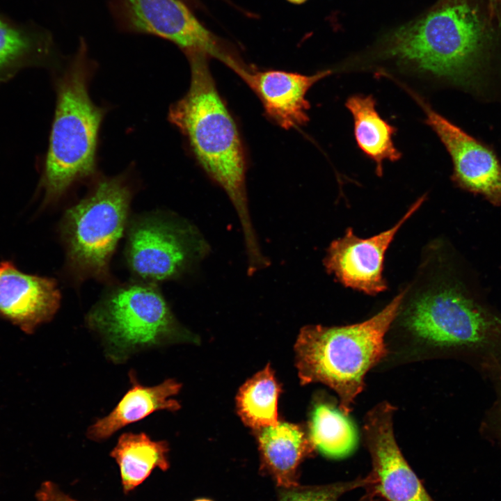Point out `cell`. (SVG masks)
Returning a JSON list of instances; mask_svg holds the SVG:
<instances>
[{
  "label": "cell",
  "instance_id": "obj_1",
  "mask_svg": "<svg viewBox=\"0 0 501 501\" xmlns=\"http://www.w3.org/2000/svg\"><path fill=\"white\" fill-rule=\"evenodd\" d=\"M186 57L189 88L171 106L168 119L186 138L205 173L228 196L241 223L246 253H256L260 247L248 209L246 160L237 125L216 89L209 57L202 54Z\"/></svg>",
  "mask_w": 501,
  "mask_h": 501
},
{
  "label": "cell",
  "instance_id": "obj_2",
  "mask_svg": "<svg viewBox=\"0 0 501 501\" xmlns=\"http://www.w3.org/2000/svg\"><path fill=\"white\" fill-rule=\"evenodd\" d=\"M405 295L398 294L370 319L352 325L302 328L295 343L296 365L302 384L321 383L339 397V408L351 411L367 372L387 354L385 335Z\"/></svg>",
  "mask_w": 501,
  "mask_h": 501
},
{
  "label": "cell",
  "instance_id": "obj_3",
  "mask_svg": "<svg viewBox=\"0 0 501 501\" xmlns=\"http://www.w3.org/2000/svg\"><path fill=\"white\" fill-rule=\"evenodd\" d=\"M93 62L84 40L56 83V102L40 181L43 205L57 202L95 172L100 128L105 111L89 94Z\"/></svg>",
  "mask_w": 501,
  "mask_h": 501
},
{
  "label": "cell",
  "instance_id": "obj_4",
  "mask_svg": "<svg viewBox=\"0 0 501 501\" xmlns=\"http://www.w3.org/2000/svg\"><path fill=\"white\" fill-rule=\"evenodd\" d=\"M491 42L479 9L469 0H451L401 28L388 53L424 74L468 84L479 73Z\"/></svg>",
  "mask_w": 501,
  "mask_h": 501
},
{
  "label": "cell",
  "instance_id": "obj_5",
  "mask_svg": "<svg viewBox=\"0 0 501 501\" xmlns=\"http://www.w3.org/2000/svg\"><path fill=\"white\" fill-rule=\"evenodd\" d=\"M475 278H450L416 298L404 314L415 335L434 346L480 356L490 371L501 365V315Z\"/></svg>",
  "mask_w": 501,
  "mask_h": 501
},
{
  "label": "cell",
  "instance_id": "obj_6",
  "mask_svg": "<svg viewBox=\"0 0 501 501\" xmlns=\"http://www.w3.org/2000/svg\"><path fill=\"white\" fill-rule=\"evenodd\" d=\"M133 191L124 175L101 178L60 223L65 268L77 283L109 282V263L127 225Z\"/></svg>",
  "mask_w": 501,
  "mask_h": 501
},
{
  "label": "cell",
  "instance_id": "obj_7",
  "mask_svg": "<svg viewBox=\"0 0 501 501\" xmlns=\"http://www.w3.org/2000/svg\"><path fill=\"white\" fill-rule=\"evenodd\" d=\"M153 284L138 282L116 287L88 313L86 324L100 336L111 362L122 363L141 351L195 339L178 324Z\"/></svg>",
  "mask_w": 501,
  "mask_h": 501
},
{
  "label": "cell",
  "instance_id": "obj_8",
  "mask_svg": "<svg viewBox=\"0 0 501 501\" xmlns=\"http://www.w3.org/2000/svg\"><path fill=\"white\" fill-rule=\"evenodd\" d=\"M210 251L207 240L189 222L151 214L132 222L126 257L132 271L147 283L178 278Z\"/></svg>",
  "mask_w": 501,
  "mask_h": 501
},
{
  "label": "cell",
  "instance_id": "obj_9",
  "mask_svg": "<svg viewBox=\"0 0 501 501\" xmlns=\"http://www.w3.org/2000/svg\"><path fill=\"white\" fill-rule=\"evenodd\" d=\"M109 7L124 31L167 40L186 56L205 54L237 74L246 66L233 47L207 29L182 0H110Z\"/></svg>",
  "mask_w": 501,
  "mask_h": 501
},
{
  "label": "cell",
  "instance_id": "obj_10",
  "mask_svg": "<svg viewBox=\"0 0 501 501\" xmlns=\"http://www.w3.org/2000/svg\"><path fill=\"white\" fill-rule=\"evenodd\" d=\"M395 410L383 401L365 418L363 431L372 463L368 489L387 501H434L399 448L392 427Z\"/></svg>",
  "mask_w": 501,
  "mask_h": 501
},
{
  "label": "cell",
  "instance_id": "obj_11",
  "mask_svg": "<svg viewBox=\"0 0 501 501\" xmlns=\"http://www.w3.org/2000/svg\"><path fill=\"white\" fill-rule=\"evenodd\" d=\"M418 198L391 228L369 238H360L352 228L330 244L324 265L330 274L347 287L376 295L387 289L383 276L385 253L397 232L424 202Z\"/></svg>",
  "mask_w": 501,
  "mask_h": 501
},
{
  "label": "cell",
  "instance_id": "obj_12",
  "mask_svg": "<svg viewBox=\"0 0 501 501\" xmlns=\"http://www.w3.org/2000/svg\"><path fill=\"white\" fill-rule=\"evenodd\" d=\"M425 122L435 132L453 163L452 180L461 189L501 206V163L494 152L415 97Z\"/></svg>",
  "mask_w": 501,
  "mask_h": 501
},
{
  "label": "cell",
  "instance_id": "obj_13",
  "mask_svg": "<svg viewBox=\"0 0 501 501\" xmlns=\"http://www.w3.org/2000/svg\"><path fill=\"white\" fill-rule=\"evenodd\" d=\"M60 303L55 279L25 273L10 261L0 262L1 318L32 334L53 319Z\"/></svg>",
  "mask_w": 501,
  "mask_h": 501
},
{
  "label": "cell",
  "instance_id": "obj_14",
  "mask_svg": "<svg viewBox=\"0 0 501 501\" xmlns=\"http://www.w3.org/2000/svg\"><path fill=\"white\" fill-rule=\"evenodd\" d=\"M331 73V70H324L305 75L252 68L243 80L258 96L267 116L282 128L289 129L308 122L310 105L306 94L315 83Z\"/></svg>",
  "mask_w": 501,
  "mask_h": 501
},
{
  "label": "cell",
  "instance_id": "obj_15",
  "mask_svg": "<svg viewBox=\"0 0 501 501\" xmlns=\"http://www.w3.org/2000/svg\"><path fill=\"white\" fill-rule=\"evenodd\" d=\"M131 388L116 407L106 416L97 419L87 429L88 439L100 442L108 439L116 432L132 423L161 410L175 411L180 403L171 397L177 395L181 383L168 379L154 386L143 385L132 371L129 372Z\"/></svg>",
  "mask_w": 501,
  "mask_h": 501
},
{
  "label": "cell",
  "instance_id": "obj_16",
  "mask_svg": "<svg viewBox=\"0 0 501 501\" xmlns=\"http://www.w3.org/2000/svg\"><path fill=\"white\" fill-rule=\"evenodd\" d=\"M262 470L278 488L299 484L298 468L314 447L297 425L281 422L261 429L258 438Z\"/></svg>",
  "mask_w": 501,
  "mask_h": 501
},
{
  "label": "cell",
  "instance_id": "obj_17",
  "mask_svg": "<svg viewBox=\"0 0 501 501\" xmlns=\"http://www.w3.org/2000/svg\"><path fill=\"white\" fill-rule=\"evenodd\" d=\"M54 50L49 33L0 13V81L24 67L49 61Z\"/></svg>",
  "mask_w": 501,
  "mask_h": 501
},
{
  "label": "cell",
  "instance_id": "obj_18",
  "mask_svg": "<svg viewBox=\"0 0 501 501\" xmlns=\"http://www.w3.org/2000/svg\"><path fill=\"white\" fill-rule=\"evenodd\" d=\"M166 440H153L145 433L122 434L110 453L118 463L122 490L129 493L142 484L157 468L170 467Z\"/></svg>",
  "mask_w": 501,
  "mask_h": 501
},
{
  "label": "cell",
  "instance_id": "obj_19",
  "mask_svg": "<svg viewBox=\"0 0 501 501\" xmlns=\"http://www.w3.org/2000/svg\"><path fill=\"white\" fill-rule=\"evenodd\" d=\"M345 106L353 118L354 136L358 146L375 162L376 173L381 176L384 160L396 161L401 157V153L392 141L396 128L380 116L372 95L350 96Z\"/></svg>",
  "mask_w": 501,
  "mask_h": 501
},
{
  "label": "cell",
  "instance_id": "obj_20",
  "mask_svg": "<svg viewBox=\"0 0 501 501\" xmlns=\"http://www.w3.org/2000/svg\"><path fill=\"white\" fill-rule=\"evenodd\" d=\"M309 438L323 455L340 459L355 450L358 434L348 415L329 403L319 402L312 411Z\"/></svg>",
  "mask_w": 501,
  "mask_h": 501
},
{
  "label": "cell",
  "instance_id": "obj_21",
  "mask_svg": "<svg viewBox=\"0 0 501 501\" xmlns=\"http://www.w3.org/2000/svg\"><path fill=\"white\" fill-rule=\"evenodd\" d=\"M280 391L269 366L247 381L237 397L238 413L244 422L257 429L278 424L277 402Z\"/></svg>",
  "mask_w": 501,
  "mask_h": 501
},
{
  "label": "cell",
  "instance_id": "obj_22",
  "mask_svg": "<svg viewBox=\"0 0 501 501\" xmlns=\"http://www.w3.org/2000/svg\"><path fill=\"white\" fill-rule=\"evenodd\" d=\"M371 479L367 477L329 484L278 488V501H340L346 493L361 487H368ZM374 495L368 491L358 501H373Z\"/></svg>",
  "mask_w": 501,
  "mask_h": 501
},
{
  "label": "cell",
  "instance_id": "obj_23",
  "mask_svg": "<svg viewBox=\"0 0 501 501\" xmlns=\"http://www.w3.org/2000/svg\"><path fill=\"white\" fill-rule=\"evenodd\" d=\"M38 501H79L65 493L57 484L47 481L37 492Z\"/></svg>",
  "mask_w": 501,
  "mask_h": 501
},
{
  "label": "cell",
  "instance_id": "obj_24",
  "mask_svg": "<svg viewBox=\"0 0 501 501\" xmlns=\"http://www.w3.org/2000/svg\"><path fill=\"white\" fill-rule=\"evenodd\" d=\"M493 374L497 379V398L489 419L496 440L501 445V369Z\"/></svg>",
  "mask_w": 501,
  "mask_h": 501
},
{
  "label": "cell",
  "instance_id": "obj_25",
  "mask_svg": "<svg viewBox=\"0 0 501 501\" xmlns=\"http://www.w3.org/2000/svg\"><path fill=\"white\" fill-rule=\"evenodd\" d=\"M489 11L491 19L501 26V0H489Z\"/></svg>",
  "mask_w": 501,
  "mask_h": 501
},
{
  "label": "cell",
  "instance_id": "obj_26",
  "mask_svg": "<svg viewBox=\"0 0 501 501\" xmlns=\"http://www.w3.org/2000/svg\"><path fill=\"white\" fill-rule=\"evenodd\" d=\"M286 1H287L288 2L293 3V4L299 5V4L303 3L307 0H286Z\"/></svg>",
  "mask_w": 501,
  "mask_h": 501
},
{
  "label": "cell",
  "instance_id": "obj_27",
  "mask_svg": "<svg viewBox=\"0 0 501 501\" xmlns=\"http://www.w3.org/2000/svg\"><path fill=\"white\" fill-rule=\"evenodd\" d=\"M193 501H212V500H209V499H207V498H198V499H196V500H193Z\"/></svg>",
  "mask_w": 501,
  "mask_h": 501
}]
</instances>
